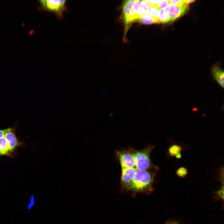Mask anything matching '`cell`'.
I'll return each mask as SVG.
<instances>
[{
  "mask_svg": "<svg viewBox=\"0 0 224 224\" xmlns=\"http://www.w3.org/2000/svg\"><path fill=\"white\" fill-rule=\"evenodd\" d=\"M170 4L169 0H160L158 4L157 9L159 10H164L169 6Z\"/></svg>",
  "mask_w": 224,
  "mask_h": 224,
  "instance_id": "2e32d148",
  "label": "cell"
},
{
  "mask_svg": "<svg viewBox=\"0 0 224 224\" xmlns=\"http://www.w3.org/2000/svg\"><path fill=\"white\" fill-rule=\"evenodd\" d=\"M17 123L11 127L0 129V156L13 157L18 147L22 144L16 134Z\"/></svg>",
  "mask_w": 224,
  "mask_h": 224,
  "instance_id": "6da1fadb",
  "label": "cell"
},
{
  "mask_svg": "<svg viewBox=\"0 0 224 224\" xmlns=\"http://www.w3.org/2000/svg\"><path fill=\"white\" fill-rule=\"evenodd\" d=\"M137 21L144 24L149 25L158 23L156 20L148 14H146L137 20Z\"/></svg>",
  "mask_w": 224,
  "mask_h": 224,
  "instance_id": "7c38bea8",
  "label": "cell"
},
{
  "mask_svg": "<svg viewBox=\"0 0 224 224\" xmlns=\"http://www.w3.org/2000/svg\"><path fill=\"white\" fill-rule=\"evenodd\" d=\"M155 173L150 170H137L127 190L136 192L150 189L154 180Z\"/></svg>",
  "mask_w": 224,
  "mask_h": 224,
  "instance_id": "7a4b0ae2",
  "label": "cell"
},
{
  "mask_svg": "<svg viewBox=\"0 0 224 224\" xmlns=\"http://www.w3.org/2000/svg\"><path fill=\"white\" fill-rule=\"evenodd\" d=\"M39 3L42 10L54 13L59 18H63L67 9V0H41Z\"/></svg>",
  "mask_w": 224,
  "mask_h": 224,
  "instance_id": "277c9868",
  "label": "cell"
},
{
  "mask_svg": "<svg viewBox=\"0 0 224 224\" xmlns=\"http://www.w3.org/2000/svg\"><path fill=\"white\" fill-rule=\"evenodd\" d=\"M211 73L213 79L219 86L223 88L224 85V73L223 69L219 64L216 63L213 65L211 70Z\"/></svg>",
  "mask_w": 224,
  "mask_h": 224,
  "instance_id": "30bf717a",
  "label": "cell"
},
{
  "mask_svg": "<svg viewBox=\"0 0 224 224\" xmlns=\"http://www.w3.org/2000/svg\"><path fill=\"white\" fill-rule=\"evenodd\" d=\"M154 146L148 145L142 150H135L134 156L135 160L134 168L137 170H147L152 169H158L157 167L152 163L150 154Z\"/></svg>",
  "mask_w": 224,
  "mask_h": 224,
  "instance_id": "3957f363",
  "label": "cell"
},
{
  "mask_svg": "<svg viewBox=\"0 0 224 224\" xmlns=\"http://www.w3.org/2000/svg\"><path fill=\"white\" fill-rule=\"evenodd\" d=\"M151 7V6L143 0H137L133 5V9L135 14L137 20L141 16L148 14Z\"/></svg>",
  "mask_w": 224,
  "mask_h": 224,
  "instance_id": "9c48e42d",
  "label": "cell"
},
{
  "mask_svg": "<svg viewBox=\"0 0 224 224\" xmlns=\"http://www.w3.org/2000/svg\"><path fill=\"white\" fill-rule=\"evenodd\" d=\"M137 0H129L124 1L123 6V11L125 22L127 25L136 20L135 14L133 9V5Z\"/></svg>",
  "mask_w": 224,
  "mask_h": 224,
  "instance_id": "8992f818",
  "label": "cell"
},
{
  "mask_svg": "<svg viewBox=\"0 0 224 224\" xmlns=\"http://www.w3.org/2000/svg\"><path fill=\"white\" fill-rule=\"evenodd\" d=\"M188 174V169L184 167H180L176 172V175L178 177L182 178L185 177Z\"/></svg>",
  "mask_w": 224,
  "mask_h": 224,
  "instance_id": "9a60e30c",
  "label": "cell"
},
{
  "mask_svg": "<svg viewBox=\"0 0 224 224\" xmlns=\"http://www.w3.org/2000/svg\"><path fill=\"white\" fill-rule=\"evenodd\" d=\"M137 170L134 168H122L120 178L122 187L126 189L131 183Z\"/></svg>",
  "mask_w": 224,
  "mask_h": 224,
  "instance_id": "52a82bcc",
  "label": "cell"
},
{
  "mask_svg": "<svg viewBox=\"0 0 224 224\" xmlns=\"http://www.w3.org/2000/svg\"><path fill=\"white\" fill-rule=\"evenodd\" d=\"M184 4L188 5L189 4L194 2L195 0H183Z\"/></svg>",
  "mask_w": 224,
  "mask_h": 224,
  "instance_id": "d6986e66",
  "label": "cell"
},
{
  "mask_svg": "<svg viewBox=\"0 0 224 224\" xmlns=\"http://www.w3.org/2000/svg\"><path fill=\"white\" fill-rule=\"evenodd\" d=\"M183 149L182 146L180 144H173L167 150V157L169 158L175 157L177 155L181 154Z\"/></svg>",
  "mask_w": 224,
  "mask_h": 224,
  "instance_id": "8fae6325",
  "label": "cell"
},
{
  "mask_svg": "<svg viewBox=\"0 0 224 224\" xmlns=\"http://www.w3.org/2000/svg\"><path fill=\"white\" fill-rule=\"evenodd\" d=\"M159 20L160 23H165L170 22L169 12L167 8L164 10H160Z\"/></svg>",
  "mask_w": 224,
  "mask_h": 224,
  "instance_id": "4fadbf2b",
  "label": "cell"
},
{
  "mask_svg": "<svg viewBox=\"0 0 224 224\" xmlns=\"http://www.w3.org/2000/svg\"><path fill=\"white\" fill-rule=\"evenodd\" d=\"M169 1L170 4L174 5L178 7H182L185 4L183 0H170Z\"/></svg>",
  "mask_w": 224,
  "mask_h": 224,
  "instance_id": "e0dca14e",
  "label": "cell"
},
{
  "mask_svg": "<svg viewBox=\"0 0 224 224\" xmlns=\"http://www.w3.org/2000/svg\"><path fill=\"white\" fill-rule=\"evenodd\" d=\"M168 224H178L176 222H172L171 223Z\"/></svg>",
  "mask_w": 224,
  "mask_h": 224,
  "instance_id": "ffe728a7",
  "label": "cell"
},
{
  "mask_svg": "<svg viewBox=\"0 0 224 224\" xmlns=\"http://www.w3.org/2000/svg\"><path fill=\"white\" fill-rule=\"evenodd\" d=\"M150 6L157 9V7L160 0H143Z\"/></svg>",
  "mask_w": 224,
  "mask_h": 224,
  "instance_id": "ac0fdd59",
  "label": "cell"
},
{
  "mask_svg": "<svg viewBox=\"0 0 224 224\" xmlns=\"http://www.w3.org/2000/svg\"><path fill=\"white\" fill-rule=\"evenodd\" d=\"M135 150L131 148L121 151H116L115 155L119 160L121 168H134L135 165L134 152Z\"/></svg>",
  "mask_w": 224,
  "mask_h": 224,
  "instance_id": "5b68a950",
  "label": "cell"
},
{
  "mask_svg": "<svg viewBox=\"0 0 224 224\" xmlns=\"http://www.w3.org/2000/svg\"><path fill=\"white\" fill-rule=\"evenodd\" d=\"M148 14L156 19L158 23H160L159 18L160 15V10L151 7Z\"/></svg>",
  "mask_w": 224,
  "mask_h": 224,
  "instance_id": "5bb4252c",
  "label": "cell"
},
{
  "mask_svg": "<svg viewBox=\"0 0 224 224\" xmlns=\"http://www.w3.org/2000/svg\"><path fill=\"white\" fill-rule=\"evenodd\" d=\"M188 8V5L185 4L182 7H180L170 4L167 7L169 12L170 21H174L181 16L184 14Z\"/></svg>",
  "mask_w": 224,
  "mask_h": 224,
  "instance_id": "ba28073f",
  "label": "cell"
}]
</instances>
